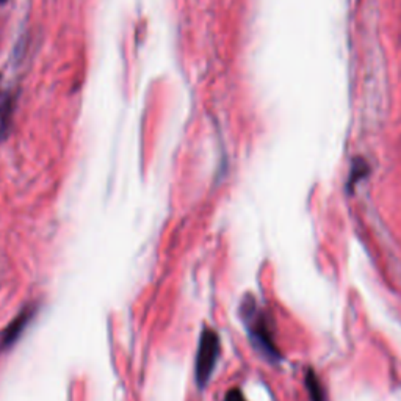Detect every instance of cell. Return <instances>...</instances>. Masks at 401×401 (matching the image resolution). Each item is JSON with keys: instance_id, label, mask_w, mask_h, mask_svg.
Masks as SVG:
<instances>
[{"instance_id": "6da1fadb", "label": "cell", "mask_w": 401, "mask_h": 401, "mask_svg": "<svg viewBox=\"0 0 401 401\" xmlns=\"http://www.w3.org/2000/svg\"><path fill=\"white\" fill-rule=\"evenodd\" d=\"M243 307H245L243 319L246 321V326H248V333L252 343H254V347L264 356L271 359V361H278L280 354L276 347V342H274L273 329L269 316H266L262 311H259L252 300L249 306H243Z\"/></svg>"}, {"instance_id": "52a82bcc", "label": "cell", "mask_w": 401, "mask_h": 401, "mask_svg": "<svg viewBox=\"0 0 401 401\" xmlns=\"http://www.w3.org/2000/svg\"><path fill=\"white\" fill-rule=\"evenodd\" d=\"M5 2H6V0H0V4H5Z\"/></svg>"}, {"instance_id": "3957f363", "label": "cell", "mask_w": 401, "mask_h": 401, "mask_svg": "<svg viewBox=\"0 0 401 401\" xmlns=\"http://www.w3.org/2000/svg\"><path fill=\"white\" fill-rule=\"evenodd\" d=\"M35 315V306H27L23 312H20L15 320H13L6 329L4 331L2 339H0V350H10L13 345H15L19 337L23 335L25 328L29 326V323L32 321Z\"/></svg>"}, {"instance_id": "5b68a950", "label": "cell", "mask_w": 401, "mask_h": 401, "mask_svg": "<svg viewBox=\"0 0 401 401\" xmlns=\"http://www.w3.org/2000/svg\"><path fill=\"white\" fill-rule=\"evenodd\" d=\"M306 387H307L309 397H311V401H326L325 390H323L320 379L312 370H309L306 375Z\"/></svg>"}, {"instance_id": "8992f818", "label": "cell", "mask_w": 401, "mask_h": 401, "mask_svg": "<svg viewBox=\"0 0 401 401\" xmlns=\"http://www.w3.org/2000/svg\"><path fill=\"white\" fill-rule=\"evenodd\" d=\"M224 401H246V400H245L240 389H230L226 393V398H224Z\"/></svg>"}, {"instance_id": "7a4b0ae2", "label": "cell", "mask_w": 401, "mask_h": 401, "mask_svg": "<svg viewBox=\"0 0 401 401\" xmlns=\"http://www.w3.org/2000/svg\"><path fill=\"white\" fill-rule=\"evenodd\" d=\"M218 356H220V337L214 329L206 328L201 334L195 362V378L199 387L209 383L218 362Z\"/></svg>"}, {"instance_id": "277c9868", "label": "cell", "mask_w": 401, "mask_h": 401, "mask_svg": "<svg viewBox=\"0 0 401 401\" xmlns=\"http://www.w3.org/2000/svg\"><path fill=\"white\" fill-rule=\"evenodd\" d=\"M13 111H15V97L8 96L0 105V137H5L11 124Z\"/></svg>"}]
</instances>
